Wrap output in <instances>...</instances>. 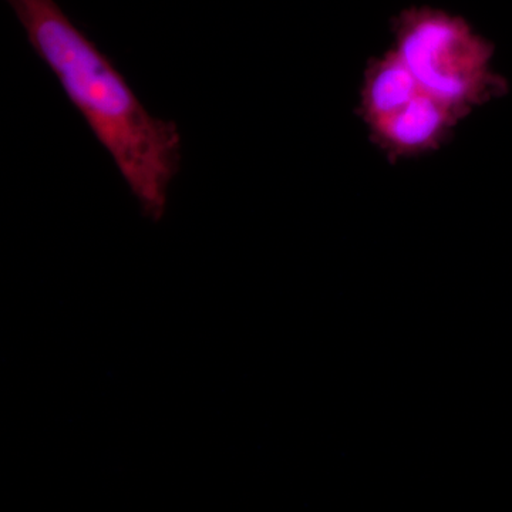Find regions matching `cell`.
<instances>
[{"label": "cell", "mask_w": 512, "mask_h": 512, "mask_svg": "<svg viewBox=\"0 0 512 512\" xmlns=\"http://www.w3.org/2000/svg\"><path fill=\"white\" fill-rule=\"evenodd\" d=\"M30 46L55 73L136 200L141 214L160 222L180 173L183 138L174 121L146 109L126 77L56 0H6Z\"/></svg>", "instance_id": "obj_1"}, {"label": "cell", "mask_w": 512, "mask_h": 512, "mask_svg": "<svg viewBox=\"0 0 512 512\" xmlns=\"http://www.w3.org/2000/svg\"><path fill=\"white\" fill-rule=\"evenodd\" d=\"M453 107L421 89L396 109L366 123L380 150L392 160L439 150L463 119Z\"/></svg>", "instance_id": "obj_3"}, {"label": "cell", "mask_w": 512, "mask_h": 512, "mask_svg": "<svg viewBox=\"0 0 512 512\" xmlns=\"http://www.w3.org/2000/svg\"><path fill=\"white\" fill-rule=\"evenodd\" d=\"M393 50L424 90L464 117L507 92L493 67V47L464 20L447 13L423 9L404 15Z\"/></svg>", "instance_id": "obj_2"}]
</instances>
